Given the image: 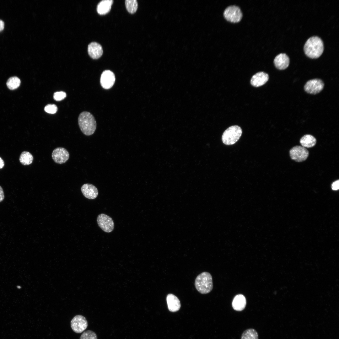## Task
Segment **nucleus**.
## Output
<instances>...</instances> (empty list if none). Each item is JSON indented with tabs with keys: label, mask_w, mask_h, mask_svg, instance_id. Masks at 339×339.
<instances>
[{
	"label": "nucleus",
	"mask_w": 339,
	"mask_h": 339,
	"mask_svg": "<svg viewBox=\"0 0 339 339\" xmlns=\"http://www.w3.org/2000/svg\"><path fill=\"white\" fill-rule=\"evenodd\" d=\"M4 198V193L3 188L0 186V202L2 201Z\"/></svg>",
	"instance_id": "28"
},
{
	"label": "nucleus",
	"mask_w": 339,
	"mask_h": 339,
	"mask_svg": "<svg viewBox=\"0 0 339 339\" xmlns=\"http://www.w3.org/2000/svg\"><path fill=\"white\" fill-rule=\"evenodd\" d=\"M81 191L86 198L93 199L97 197L98 194L97 188L94 185L89 183L83 184L81 187Z\"/></svg>",
	"instance_id": "12"
},
{
	"label": "nucleus",
	"mask_w": 339,
	"mask_h": 339,
	"mask_svg": "<svg viewBox=\"0 0 339 339\" xmlns=\"http://www.w3.org/2000/svg\"><path fill=\"white\" fill-rule=\"evenodd\" d=\"M113 2V0H103L97 5V11L100 15H104L109 13Z\"/></svg>",
	"instance_id": "18"
},
{
	"label": "nucleus",
	"mask_w": 339,
	"mask_h": 339,
	"mask_svg": "<svg viewBox=\"0 0 339 339\" xmlns=\"http://www.w3.org/2000/svg\"><path fill=\"white\" fill-rule=\"evenodd\" d=\"M57 106L54 104H49L46 105L44 108V110L46 112L51 114L56 113L57 110Z\"/></svg>",
	"instance_id": "25"
},
{
	"label": "nucleus",
	"mask_w": 339,
	"mask_h": 339,
	"mask_svg": "<svg viewBox=\"0 0 339 339\" xmlns=\"http://www.w3.org/2000/svg\"><path fill=\"white\" fill-rule=\"evenodd\" d=\"M291 159L297 162H302L305 160L308 157L309 152L308 150L300 146L293 147L289 151Z\"/></svg>",
	"instance_id": "6"
},
{
	"label": "nucleus",
	"mask_w": 339,
	"mask_h": 339,
	"mask_svg": "<svg viewBox=\"0 0 339 339\" xmlns=\"http://www.w3.org/2000/svg\"><path fill=\"white\" fill-rule=\"evenodd\" d=\"M116 78L114 73L110 70L104 71L101 74L100 83L104 89H109L114 85Z\"/></svg>",
	"instance_id": "10"
},
{
	"label": "nucleus",
	"mask_w": 339,
	"mask_h": 339,
	"mask_svg": "<svg viewBox=\"0 0 339 339\" xmlns=\"http://www.w3.org/2000/svg\"><path fill=\"white\" fill-rule=\"evenodd\" d=\"M52 158L54 161L58 164H62L66 162L69 157V154L65 148L58 147L52 151Z\"/></svg>",
	"instance_id": "11"
},
{
	"label": "nucleus",
	"mask_w": 339,
	"mask_h": 339,
	"mask_svg": "<svg viewBox=\"0 0 339 339\" xmlns=\"http://www.w3.org/2000/svg\"><path fill=\"white\" fill-rule=\"evenodd\" d=\"M242 132L240 126L237 125L231 126L223 132L222 137V142L226 145H233L239 139Z\"/></svg>",
	"instance_id": "4"
},
{
	"label": "nucleus",
	"mask_w": 339,
	"mask_h": 339,
	"mask_svg": "<svg viewBox=\"0 0 339 339\" xmlns=\"http://www.w3.org/2000/svg\"><path fill=\"white\" fill-rule=\"evenodd\" d=\"M246 304V298L242 294H239L235 296L232 303L233 308L237 311H241L244 310Z\"/></svg>",
	"instance_id": "17"
},
{
	"label": "nucleus",
	"mask_w": 339,
	"mask_h": 339,
	"mask_svg": "<svg viewBox=\"0 0 339 339\" xmlns=\"http://www.w3.org/2000/svg\"><path fill=\"white\" fill-rule=\"evenodd\" d=\"M4 24L3 21L0 20V32L2 31L4 28Z\"/></svg>",
	"instance_id": "29"
},
{
	"label": "nucleus",
	"mask_w": 339,
	"mask_h": 339,
	"mask_svg": "<svg viewBox=\"0 0 339 339\" xmlns=\"http://www.w3.org/2000/svg\"><path fill=\"white\" fill-rule=\"evenodd\" d=\"M66 97L65 92L61 91L56 92L53 94V98L56 101H60L64 99Z\"/></svg>",
	"instance_id": "26"
},
{
	"label": "nucleus",
	"mask_w": 339,
	"mask_h": 339,
	"mask_svg": "<svg viewBox=\"0 0 339 339\" xmlns=\"http://www.w3.org/2000/svg\"><path fill=\"white\" fill-rule=\"evenodd\" d=\"M88 323L86 318L81 315L75 316L71 321V326L75 333H80L87 327Z\"/></svg>",
	"instance_id": "8"
},
{
	"label": "nucleus",
	"mask_w": 339,
	"mask_h": 339,
	"mask_svg": "<svg viewBox=\"0 0 339 339\" xmlns=\"http://www.w3.org/2000/svg\"><path fill=\"white\" fill-rule=\"evenodd\" d=\"M223 15L226 19L230 22L235 23L239 21L242 16L240 8L233 5L228 7L224 10Z\"/></svg>",
	"instance_id": "5"
},
{
	"label": "nucleus",
	"mask_w": 339,
	"mask_h": 339,
	"mask_svg": "<svg viewBox=\"0 0 339 339\" xmlns=\"http://www.w3.org/2000/svg\"><path fill=\"white\" fill-rule=\"evenodd\" d=\"M88 51L89 56L93 59L99 58L103 53L101 46L95 42H92L88 45Z\"/></svg>",
	"instance_id": "13"
},
{
	"label": "nucleus",
	"mask_w": 339,
	"mask_h": 339,
	"mask_svg": "<svg viewBox=\"0 0 339 339\" xmlns=\"http://www.w3.org/2000/svg\"><path fill=\"white\" fill-rule=\"evenodd\" d=\"M4 165V162L1 157H0V169L2 168Z\"/></svg>",
	"instance_id": "30"
},
{
	"label": "nucleus",
	"mask_w": 339,
	"mask_h": 339,
	"mask_svg": "<svg viewBox=\"0 0 339 339\" xmlns=\"http://www.w3.org/2000/svg\"><path fill=\"white\" fill-rule=\"evenodd\" d=\"M302 146L304 148H310L314 147L316 144V140L315 137L310 134H306L300 140Z\"/></svg>",
	"instance_id": "19"
},
{
	"label": "nucleus",
	"mask_w": 339,
	"mask_h": 339,
	"mask_svg": "<svg viewBox=\"0 0 339 339\" xmlns=\"http://www.w3.org/2000/svg\"><path fill=\"white\" fill-rule=\"evenodd\" d=\"M331 188L333 190H337L339 188V180H337L334 182L331 185Z\"/></svg>",
	"instance_id": "27"
},
{
	"label": "nucleus",
	"mask_w": 339,
	"mask_h": 339,
	"mask_svg": "<svg viewBox=\"0 0 339 339\" xmlns=\"http://www.w3.org/2000/svg\"><path fill=\"white\" fill-rule=\"evenodd\" d=\"M19 160L22 164L24 165H29L32 163L33 157L29 152L24 151L21 153Z\"/></svg>",
	"instance_id": "20"
},
{
	"label": "nucleus",
	"mask_w": 339,
	"mask_h": 339,
	"mask_svg": "<svg viewBox=\"0 0 339 339\" xmlns=\"http://www.w3.org/2000/svg\"><path fill=\"white\" fill-rule=\"evenodd\" d=\"M79 128L82 133L86 136H90L94 132L96 128V122L94 116L88 111H83L79 114L78 119Z\"/></svg>",
	"instance_id": "2"
},
{
	"label": "nucleus",
	"mask_w": 339,
	"mask_h": 339,
	"mask_svg": "<svg viewBox=\"0 0 339 339\" xmlns=\"http://www.w3.org/2000/svg\"><path fill=\"white\" fill-rule=\"evenodd\" d=\"M276 67L280 70L286 69L289 64V59L285 53H280L277 56L274 60Z\"/></svg>",
	"instance_id": "15"
},
{
	"label": "nucleus",
	"mask_w": 339,
	"mask_h": 339,
	"mask_svg": "<svg viewBox=\"0 0 339 339\" xmlns=\"http://www.w3.org/2000/svg\"><path fill=\"white\" fill-rule=\"evenodd\" d=\"M166 301L169 310L172 312L178 311L181 307L180 301L174 295L170 293L166 297Z\"/></svg>",
	"instance_id": "16"
},
{
	"label": "nucleus",
	"mask_w": 339,
	"mask_h": 339,
	"mask_svg": "<svg viewBox=\"0 0 339 339\" xmlns=\"http://www.w3.org/2000/svg\"><path fill=\"white\" fill-rule=\"evenodd\" d=\"M268 75L263 72H258L252 77L250 83L255 87H259L265 84L269 79Z\"/></svg>",
	"instance_id": "14"
},
{
	"label": "nucleus",
	"mask_w": 339,
	"mask_h": 339,
	"mask_svg": "<svg viewBox=\"0 0 339 339\" xmlns=\"http://www.w3.org/2000/svg\"><path fill=\"white\" fill-rule=\"evenodd\" d=\"M79 339H98L97 335L93 331L87 330L81 335Z\"/></svg>",
	"instance_id": "24"
},
{
	"label": "nucleus",
	"mask_w": 339,
	"mask_h": 339,
	"mask_svg": "<svg viewBox=\"0 0 339 339\" xmlns=\"http://www.w3.org/2000/svg\"><path fill=\"white\" fill-rule=\"evenodd\" d=\"M324 85V83L321 80L315 78L308 81L304 88L305 91L307 93L315 94L322 90Z\"/></svg>",
	"instance_id": "9"
},
{
	"label": "nucleus",
	"mask_w": 339,
	"mask_h": 339,
	"mask_svg": "<svg viewBox=\"0 0 339 339\" xmlns=\"http://www.w3.org/2000/svg\"><path fill=\"white\" fill-rule=\"evenodd\" d=\"M125 5L127 11L131 13H133L137 9L138 3L136 0H126Z\"/></svg>",
	"instance_id": "23"
},
{
	"label": "nucleus",
	"mask_w": 339,
	"mask_h": 339,
	"mask_svg": "<svg viewBox=\"0 0 339 339\" xmlns=\"http://www.w3.org/2000/svg\"><path fill=\"white\" fill-rule=\"evenodd\" d=\"M20 84V79L15 76L9 78L6 83L8 87L11 90L16 89L19 86Z\"/></svg>",
	"instance_id": "22"
},
{
	"label": "nucleus",
	"mask_w": 339,
	"mask_h": 339,
	"mask_svg": "<svg viewBox=\"0 0 339 339\" xmlns=\"http://www.w3.org/2000/svg\"><path fill=\"white\" fill-rule=\"evenodd\" d=\"M324 49L323 41L317 36H313L308 39L304 46L305 55L312 59L319 57L322 54Z\"/></svg>",
	"instance_id": "1"
},
{
	"label": "nucleus",
	"mask_w": 339,
	"mask_h": 339,
	"mask_svg": "<svg viewBox=\"0 0 339 339\" xmlns=\"http://www.w3.org/2000/svg\"><path fill=\"white\" fill-rule=\"evenodd\" d=\"M195 285L196 290L200 293L205 294L210 293L213 287L211 275L207 272L200 274L195 279Z\"/></svg>",
	"instance_id": "3"
},
{
	"label": "nucleus",
	"mask_w": 339,
	"mask_h": 339,
	"mask_svg": "<svg viewBox=\"0 0 339 339\" xmlns=\"http://www.w3.org/2000/svg\"><path fill=\"white\" fill-rule=\"evenodd\" d=\"M97 221L99 227L106 233L111 232L114 229V224L112 218L109 216L104 213L98 215Z\"/></svg>",
	"instance_id": "7"
},
{
	"label": "nucleus",
	"mask_w": 339,
	"mask_h": 339,
	"mask_svg": "<svg viewBox=\"0 0 339 339\" xmlns=\"http://www.w3.org/2000/svg\"><path fill=\"white\" fill-rule=\"evenodd\" d=\"M241 339H258V334L254 329H247L243 332Z\"/></svg>",
	"instance_id": "21"
}]
</instances>
